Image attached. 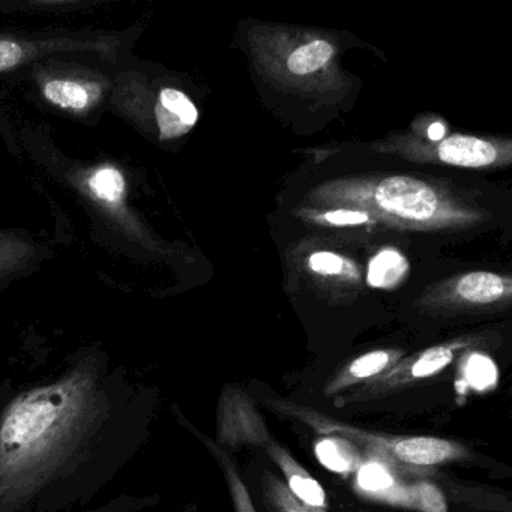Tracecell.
<instances>
[{"label": "cell", "instance_id": "cell-1", "mask_svg": "<svg viewBox=\"0 0 512 512\" xmlns=\"http://www.w3.org/2000/svg\"><path fill=\"white\" fill-rule=\"evenodd\" d=\"M149 395L98 352L0 391V512L89 505L140 451Z\"/></svg>", "mask_w": 512, "mask_h": 512}, {"label": "cell", "instance_id": "cell-2", "mask_svg": "<svg viewBox=\"0 0 512 512\" xmlns=\"http://www.w3.org/2000/svg\"><path fill=\"white\" fill-rule=\"evenodd\" d=\"M265 404L283 418L298 421L319 436L341 437L364 451H370L374 457L383 458L395 469H430L452 461L466 460L470 455L469 449L457 440L434 436H395L362 430L337 421L319 410L281 398H266Z\"/></svg>", "mask_w": 512, "mask_h": 512}, {"label": "cell", "instance_id": "cell-3", "mask_svg": "<svg viewBox=\"0 0 512 512\" xmlns=\"http://www.w3.org/2000/svg\"><path fill=\"white\" fill-rule=\"evenodd\" d=\"M469 346L466 340L452 341L449 344L430 347V349L419 352L412 358L398 361L391 370L376 377L365 385L352 389L347 394L340 395L335 400L338 407L352 403H368V401L380 400L404 391L422 380L437 376L440 371L452 364L455 356L463 352Z\"/></svg>", "mask_w": 512, "mask_h": 512}, {"label": "cell", "instance_id": "cell-4", "mask_svg": "<svg viewBox=\"0 0 512 512\" xmlns=\"http://www.w3.org/2000/svg\"><path fill=\"white\" fill-rule=\"evenodd\" d=\"M274 439L254 401L239 386H226L221 391L217 412V445L223 449L242 446L265 448Z\"/></svg>", "mask_w": 512, "mask_h": 512}, {"label": "cell", "instance_id": "cell-5", "mask_svg": "<svg viewBox=\"0 0 512 512\" xmlns=\"http://www.w3.org/2000/svg\"><path fill=\"white\" fill-rule=\"evenodd\" d=\"M374 200L388 214L410 221L430 220L439 205L433 188L407 176H394L380 182L374 191Z\"/></svg>", "mask_w": 512, "mask_h": 512}, {"label": "cell", "instance_id": "cell-6", "mask_svg": "<svg viewBox=\"0 0 512 512\" xmlns=\"http://www.w3.org/2000/svg\"><path fill=\"white\" fill-rule=\"evenodd\" d=\"M401 356L403 353L395 349H379L364 353L338 370L323 386V394L326 397H334L365 385L391 370L398 361H401Z\"/></svg>", "mask_w": 512, "mask_h": 512}, {"label": "cell", "instance_id": "cell-7", "mask_svg": "<svg viewBox=\"0 0 512 512\" xmlns=\"http://www.w3.org/2000/svg\"><path fill=\"white\" fill-rule=\"evenodd\" d=\"M395 467L379 457L362 460L355 472V490L361 496L389 505L406 506L407 485L395 475Z\"/></svg>", "mask_w": 512, "mask_h": 512}, {"label": "cell", "instance_id": "cell-8", "mask_svg": "<svg viewBox=\"0 0 512 512\" xmlns=\"http://www.w3.org/2000/svg\"><path fill=\"white\" fill-rule=\"evenodd\" d=\"M263 449H265L268 457L274 461L275 466L283 473L284 479H286V487L299 502L304 503L313 511L328 512V499H326L322 484H319L311 476V473L307 472L290 455L286 448H283L277 440L272 439Z\"/></svg>", "mask_w": 512, "mask_h": 512}, {"label": "cell", "instance_id": "cell-9", "mask_svg": "<svg viewBox=\"0 0 512 512\" xmlns=\"http://www.w3.org/2000/svg\"><path fill=\"white\" fill-rule=\"evenodd\" d=\"M199 112L193 101L178 89L161 91L157 104V122L161 140L175 139L196 125Z\"/></svg>", "mask_w": 512, "mask_h": 512}, {"label": "cell", "instance_id": "cell-10", "mask_svg": "<svg viewBox=\"0 0 512 512\" xmlns=\"http://www.w3.org/2000/svg\"><path fill=\"white\" fill-rule=\"evenodd\" d=\"M44 98L59 109L82 113L92 109L101 97L97 82L79 79H53L44 83Z\"/></svg>", "mask_w": 512, "mask_h": 512}, {"label": "cell", "instance_id": "cell-11", "mask_svg": "<svg viewBox=\"0 0 512 512\" xmlns=\"http://www.w3.org/2000/svg\"><path fill=\"white\" fill-rule=\"evenodd\" d=\"M439 158L451 166L479 167L490 166L496 161L497 151L491 143L469 136H452L439 146Z\"/></svg>", "mask_w": 512, "mask_h": 512}, {"label": "cell", "instance_id": "cell-12", "mask_svg": "<svg viewBox=\"0 0 512 512\" xmlns=\"http://www.w3.org/2000/svg\"><path fill=\"white\" fill-rule=\"evenodd\" d=\"M176 416H178L179 422L184 424L191 433L196 434V436L205 443L209 452L217 458L218 464H220L221 470H223L224 478H226L227 485H229L230 497H232L233 509H235V512H257L253 499H251L250 491H248V487L245 485L244 479L241 478V473H239L235 461L230 458L226 449L220 448V446H218L217 443L212 442L208 436H205V434L196 430L194 425H191L190 422L182 416V413L178 412V410H176Z\"/></svg>", "mask_w": 512, "mask_h": 512}, {"label": "cell", "instance_id": "cell-13", "mask_svg": "<svg viewBox=\"0 0 512 512\" xmlns=\"http://www.w3.org/2000/svg\"><path fill=\"white\" fill-rule=\"evenodd\" d=\"M314 452L323 466L341 475L355 473L362 463V455L353 443L337 436H322L317 440Z\"/></svg>", "mask_w": 512, "mask_h": 512}, {"label": "cell", "instance_id": "cell-14", "mask_svg": "<svg viewBox=\"0 0 512 512\" xmlns=\"http://www.w3.org/2000/svg\"><path fill=\"white\" fill-rule=\"evenodd\" d=\"M457 293L470 304H493L506 293L505 281L490 272L464 275L457 284Z\"/></svg>", "mask_w": 512, "mask_h": 512}, {"label": "cell", "instance_id": "cell-15", "mask_svg": "<svg viewBox=\"0 0 512 512\" xmlns=\"http://www.w3.org/2000/svg\"><path fill=\"white\" fill-rule=\"evenodd\" d=\"M89 194L101 205H121L125 196V178L121 170L103 166L94 170L86 179Z\"/></svg>", "mask_w": 512, "mask_h": 512}, {"label": "cell", "instance_id": "cell-16", "mask_svg": "<svg viewBox=\"0 0 512 512\" xmlns=\"http://www.w3.org/2000/svg\"><path fill=\"white\" fill-rule=\"evenodd\" d=\"M407 268V260L398 251H382L368 265V284L376 289H391L403 280Z\"/></svg>", "mask_w": 512, "mask_h": 512}, {"label": "cell", "instance_id": "cell-17", "mask_svg": "<svg viewBox=\"0 0 512 512\" xmlns=\"http://www.w3.org/2000/svg\"><path fill=\"white\" fill-rule=\"evenodd\" d=\"M332 56H334V47L328 41L316 40L295 50L289 56L287 68L290 73L305 76V74L314 73V71L325 67L331 61Z\"/></svg>", "mask_w": 512, "mask_h": 512}, {"label": "cell", "instance_id": "cell-18", "mask_svg": "<svg viewBox=\"0 0 512 512\" xmlns=\"http://www.w3.org/2000/svg\"><path fill=\"white\" fill-rule=\"evenodd\" d=\"M35 256L37 250L25 239L0 233V277L22 271Z\"/></svg>", "mask_w": 512, "mask_h": 512}, {"label": "cell", "instance_id": "cell-19", "mask_svg": "<svg viewBox=\"0 0 512 512\" xmlns=\"http://www.w3.org/2000/svg\"><path fill=\"white\" fill-rule=\"evenodd\" d=\"M61 46L64 47L62 41L41 44L0 38V73L19 67L20 64L28 61L32 56L37 55L40 50H52V47L59 49Z\"/></svg>", "mask_w": 512, "mask_h": 512}, {"label": "cell", "instance_id": "cell-20", "mask_svg": "<svg viewBox=\"0 0 512 512\" xmlns=\"http://www.w3.org/2000/svg\"><path fill=\"white\" fill-rule=\"evenodd\" d=\"M263 494H265L266 503L274 512H316L299 502L290 493L286 484L269 472L263 475Z\"/></svg>", "mask_w": 512, "mask_h": 512}, {"label": "cell", "instance_id": "cell-21", "mask_svg": "<svg viewBox=\"0 0 512 512\" xmlns=\"http://www.w3.org/2000/svg\"><path fill=\"white\" fill-rule=\"evenodd\" d=\"M407 508L419 512H446V500L439 487L428 481L407 485Z\"/></svg>", "mask_w": 512, "mask_h": 512}, {"label": "cell", "instance_id": "cell-22", "mask_svg": "<svg viewBox=\"0 0 512 512\" xmlns=\"http://www.w3.org/2000/svg\"><path fill=\"white\" fill-rule=\"evenodd\" d=\"M496 367L493 361L481 353H472L466 362V383L473 389H487L496 382Z\"/></svg>", "mask_w": 512, "mask_h": 512}, {"label": "cell", "instance_id": "cell-23", "mask_svg": "<svg viewBox=\"0 0 512 512\" xmlns=\"http://www.w3.org/2000/svg\"><path fill=\"white\" fill-rule=\"evenodd\" d=\"M149 497L121 496L109 500L97 508L86 509L80 512H137L149 502Z\"/></svg>", "mask_w": 512, "mask_h": 512}, {"label": "cell", "instance_id": "cell-24", "mask_svg": "<svg viewBox=\"0 0 512 512\" xmlns=\"http://www.w3.org/2000/svg\"><path fill=\"white\" fill-rule=\"evenodd\" d=\"M343 259L337 254L329 253V251H319L310 257V268L314 272L325 275L340 274L343 271Z\"/></svg>", "mask_w": 512, "mask_h": 512}, {"label": "cell", "instance_id": "cell-25", "mask_svg": "<svg viewBox=\"0 0 512 512\" xmlns=\"http://www.w3.org/2000/svg\"><path fill=\"white\" fill-rule=\"evenodd\" d=\"M325 220L328 223L335 224V226H359V224L367 223L370 217L365 212L340 209V211L325 214Z\"/></svg>", "mask_w": 512, "mask_h": 512}, {"label": "cell", "instance_id": "cell-26", "mask_svg": "<svg viewBox=\"0 0 512 512\" xmlns=\"http://www.w3.org/2000/svg\"><path fill=\"white\" fill-rule=\"evenodd\" d=\"M443 136H445V127H443L440 122H434V124L428 128V137H430L431 140H434V142L443 139Z\"/></svg>", "mask_w": 512, "mask_h": 512}]
</instances>
